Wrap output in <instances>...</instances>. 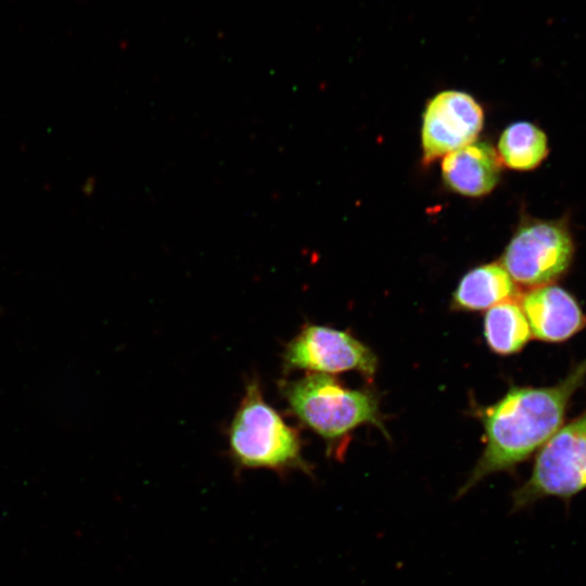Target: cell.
Masks as SVG:
<instances>
[{
	"label": "cell",
	"instance_id": "6da1fadb",
	"mask_svg": "<svg viewBox=\"0 0 586 586\" xmlns=\"http://www.w3.org/2000/svg\"><path fill=\"white\" fill-rule=\"evenodd\" d=\"M586 380V358L558 384L512 386L483 412L486 445L457 497L492 473L511 471L525 461L562 426L574 393Z\"/></svg>",
	"mask_w": 586,
	"mask_h": 586
},
{
	"label": "cell",
	"instance_id": "7a4b0ae2",
	"mask_svg": "<svg viewBox=\"0 0 586 586\" xmlns=\"http://www.w3.org/2000/svg\"><path fill=\"white\" fill-rule=\"evenodd\" d=\"M227 436L230 457L241 470L311 472L309 463L302 455L300 433L266 402L257 378L246 382Z\"/></svg>",
	"mask_w": 586,
	"mask_h": 586
},
{
	"label": "cell",
	"instance_id": "3957f363",
	"mask_svg": "<svg viewBox=\"0 0 586 586\" xmlns=\"http://www.w3.org/2000/svg\"><path fill=\"white\" fill-rule=\"evenodd\" d=\"M281 386L294 416L329 444L365 423L386 434L378 398L369 391L345 387L329 374L317 372Z\"/></svg>",
	"mask_w": 586,
	"mask_h": 586
},
{
	"label": "cell",
	"instance_id": "277c9868",
	"mask_svg": "<svg viewBox=\"0 0 586 586\" xmlns=\"http://www.w3.org/2000/svg\"><path fill=\"white\" fill-rule=\"evenodd\" d=\"M586 489V409L540 448L530 479L512 494V511L539 499L569 500Z\"/></svg>",
	"mask_w": 586,
	"mask_h": 586
},
{
	"label": "cell",
	"instance_id": "5b68a950",
	"mask_svg": "<svg viewBox=\"0 0 586 586\" xmlns=\"http://www.w3.org/2000/svg\"><path fill=\"white\" fill-rule=\"evenodd\" d=\"M573 255L574 242L563 220L531 219L514 232L501 266L514 282L533 289L560 279Z\"/></svg>",
	"mask_w": 586,
	"mask_h": 586
},
{
	"label": "cell",
	"instance_id": "8992f818",
	"mask_svg": "<svg viewBox=\"0 0 586 586\" xmlns=\"http://www.w3.org/2000/svg\"><path fill=\"white\" fill-rule=\"evenodd\" d=\"M283 369L317 373L357 371L371 379L378 368L375 354L345 331L326 326L306 324L286 344Z\"/></svg>",
	"mask_w": 586,
	"mask_h": 586
},
{
	"label": "cell",
	"instance_id": "52a82bcc",
	"mask_svg": "<svg viewBox=\"0 0 586 586\" xmlns=\"http://www.w3.org/2000/svg\"><path fill=\"white\" fill-rule=\"evenodd\" d=\"M481 105L470 94L447 90L426 104L421 141L423 160L432 162L474 142L483 126Z\"/></svg>",
	"mask_w": 586,
	"mask_h": 586
},
{
	"label": "cell",
	"instance_id": "ba28073f",
	"mask_svg": "<svg viewBox=\"0 0 586 586\" xmlns=\"http://www.w3.org/2000/svg\"><path fill=\"white\" fill-rule=\"evenodd\" d=\"M521 308L532 334L543 342H564L586 327L577 300L555 284L533 288L521 297Z\"/></svg>",
	"mask_w": 586,
	"mask_h": 586
},
{
	"label": "cell",
	"instance_id": "9c48e42d",
	"mask_svg": "<svg viewBox=\"0 0 586 586\" xmlns=\"http://www.w3.org/2000/svg\"><path fill=\"white\" fill-rule=\"evenodd\" d=\"M500 158L487 142H472L444 156L442 174L445 183L467 196L489 193L500 178Z\"/></svg>",
	"mask_w": 586,
	"mask_h": 586
},
{
	"label": "cell",
	"instance_id": "30bf717a",
	"mask_svg": "<svg viewBox=\"0 0 586 586\" xmlns=\"http://www.w3.org/2000/svg\"><path fill=\"white\" fill-rule=\"evenodd\" d=\"M518 296V288L499 264H484L468 271L453 294V307L459 310L488 309Z\"/></svg>",
	"mask_w": 586,
	"mask_h": 586
},
{
	"label": "cell",
	"instance_id": "8fae6325",
	"mask_svg": "<svg viewBox=\"0 0 586 586\" xmlns=\"http://www.w3.org/2000/svg\"><path fill=\"white\" fill-rule=\"evenodd\" d=\"M548 151L546 133L530 122L509 125L498 141L500 162L515 170H532L538 167Z\"/></svg>",
	"mask_w": 586,
	"mask_h": 586
},
{
	"label": "cell",
	"instance_id": "7c38bea8",
	"mask_svg": "<svg viewBox=\"0 0 586 586\" xmlns=\"http://www.w3.org/2000/svg\"><path fill=\"white\" fill-rule=\"evenodd\" d=\"M532 332L521 306L508 301L488 309L484 318V336L488 347L499 355L520 352Z\"/></svg>",
	"mask_w": 586,
	"mask_h": 586
}]
</instances>
